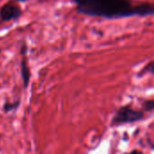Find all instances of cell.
I'll return each mask as SVG.
<instances>
[{
	"instance_id": "obj_1",
	"label": "cell",
	"mask_w": 154,
	"mask_h": 154,
	"mask_svg": "<svg viewBox=\"0 0 154 154\" xmlns=\"http://www.w3.org/2000/svg\"><path fill=\"white\" fill-rule=\"evenodd\" d=\"M77 11L90 16H100L107 19L147 16L154 14V7L151 4L133 6L131 0H74Z\"/></svg>"
},
{
	"instance_id": "obj_2",
	"label": "cell",
	"mask_w": 154,
	"mask_h": 154,
	"mask_svg": "<svg viewBox=\"0 0 154 154\" xmlns=\"http://www.w3.org/2000/svg\"><path fill=\"white\" fill-rule=\"evenodd\" d=\"M143 117H144V114L142 111L133 109L130 106H123L116 111L115 116L113 117L111 125H120L123 124L134 123L143 120Z\"/></svg>"
},
{
	"instance_id": "obj_3",
	"label": "cell",
	"mask_w": 154,
	"mask_h": 154,
	"mask_svg": "<svg viewBox=\"0 0 154 154\" xmlns=\"http://www.w3.org/2000/svg\"><path fill=\"white\" fill-rule=\"evenodd\" d=\"M21 14H22V10L20 6L11 3L5 4L0 9V18L4 22L17 19L21 16Z\"/></svg>"
},
{
	"instance_id": "obj_4",
	"label": "cell",
	"mask_w": 154,
	"mask_h": 154,
	"mask_svg": "<svg viewBox=\"0 0 154 154\" xmlns=\"http://www.w3.org/2000/svg\"><path fill=\"white\" fill-rule=\"evenodd\" d=\"M21 75H22V79L23 82V88H26L30 82L31 73H30V69L27 64V59L25 57L22 60V62H21Z\"/></svg>"
},
{
	"instance_id": "obj_5",
	"label": "cell",
	"mask_w": 154,
	"mask_h": 154,
	"mask_svg": "<svg viewBox=\"0 0 154 154\" xmlns=\"http://www.w3.org/2000/svg\"><path fill=\"white\" fill-rule=\"evenodd\" d=\"M20 100L18 101H14V103H5L4 107H3V110L7 113V112H12V111H14L18 108V106H20Z\"/></svg>"
},
{
	"instance_id": "obj_6",
	"label": "cell",
	"mask_w": 154,
	"mask_h": 154,
	"mask_svg": "<svg viewBox=\"0 0 154 154\" xmlns=\"http://www.w3.org/2000/svg\"><path fill=\"white\" fill-rule=\"evenodd\" d=\"M143 108L144 111H148V112H152L154 108V101L153 100H148L143 104Z\"/></svg>"
},
{
	"instance_id": "obj_7",
	"label": "cell",
	"mask_w": 154,
	"mask_h": 154,
	"mask_svg": "<svg viewBox=\"0 0 154 154\" xmlns=\"http://www.w3.org/2000/svg\"><path fill=\"white\" fill-rule=\"evenodd\" d=\"M27 50H28L27 45H26V44H23L22 47H21V51H20L21 54H22V55H25V54L27 53Z\"/></svg>"
},
{
	"instance_id": "obj_8",
	"label": "cell",
	"mask_w": 154,
	"mask_h": 154,
	"mask_svg": "<svg viewBox=\"0 0 154 154\" xmlns=\"http://www.w3.org/2000/svg\"><path fill=\"white\" fill-rule=\"evenodd\" d=\"M17 1H19V2H26L28 0H17Z\"/></svg>"
}]
</instances>
